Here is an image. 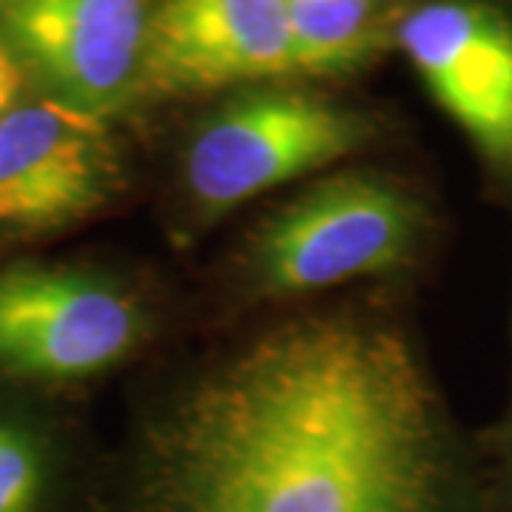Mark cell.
<instances>
[{"label":"cell","instance_id":"obj_3","mask_svg":"<svg viewBox=\"0 0 512 512\" xmlns=\"http://www.w3.org/2000/svg\"><path fill=\"white\" fill-rule=\"evenodd\" d=\"M419 211L373 177H336L291 202L259 231L251 268L271 293H308L402 265Z\"/></svg>","mask_w":512,"mask_h":512},{"label":"cell","instance_id":"obj_6","mask_svg":"<svg viewBox=\"0 0 512 512\" xmlns=\"http://www.w3.org/2000/svg\"><path fill=\"white\" fill-rule=\"evenodd\" d=\"M396 40L424 86L493 163L512 168V12L495 0H424Z\"/></svg>","mask_w":512,"mask_h":512},{"label":"cell","instance_id":"obj_2","mask_svg":"<svg viewBox=\"0 0 512 512\" xmlns=\"http://www.w3.org/2000/svg\"><path fill=\"white\" fill-rule=\"evenodd\" d=\"M370 134L365 117L285 89L242 94L214 111L185 151V188L205 214L342 160Z\"/></svg>","mask_w":512,"mask_h":512},{"label":"cell","instance_id":"obj_10","mask_svg":"<svg viewBox=\"0 0 512 512\" xmlns=\"http://www.w3.org/2000/svg\"><path fill=\"white\" fill-rule=\"evenodd\" d=\"M43 493L37 444L12 424H0V512H35Z\"/></svg>","mask_w":512,"mask_h":512},{"label":"cell","instance_id":"obj_5","mask_svg":"<svg viewBox=\"0 0 512 512\" xmlns=\"http://www.w3.org/2000/svg\"><path fill=\"white\" fill-rule=\"evenodd\" d=\"M140 333V305L106 279L32 265L0 271V367L18 376H94Z\"/></svg>","mask_w":512,"mask_h":512},{"label":"cell","instance_id":"obj_7","mask_svg":"<svg viewBox=\"0 0 512 512\" xmlns=\"http://www.w3.org/2000/svg\"><path fill=\"white\" fill-rule=\"evenodd\" d=\"M117 185L100 117L40 97L0 117V231H49L89 217Z\"/></svg>","mask_w":512,"mask_h":512},{"label":"cell","instance_id":"obj_9","mask_svg":"<svg viewBox=\"0 0 512 512\" xmlns=\"http://www.w3.org/2000/svg\"><path fill=\"white\" fill-rule=\"evenodd\" d=\"M390 0H285L296 72L339 74L379 49Z\"/></svg>","mask_w":512,"mask_h":512},{"label":"cell","instance_id":"obj_11","mask_svg":"<svg viewBox=\"0 0 512 512\" xmlns=\"http://www.w3.org/2000/svg\"><path fill=\"white\" fill-rule=\"evenodd\" d=\"M20 83H23V69L15 55L0 43V117L15 106Z\"/></svg>","mask_w":512,"mask_h":512},{"label":"cell","instance_id":"obj_4","mask_svg":"<svg viewBox=\"0 0 512 512\" xmlns=\"http://www.w3.org/2000/svg\"><path fill=\"white\" fill-rule=\"evenodd\" d=\"M151 0H0L6 49L63 106L106 120L143 92Z\"/></svg>","mask_w":512,"mask_h":512},{"label":"cell","instance_id":"obj_1","mask_svg":"<svg viewBox=\"0 0 512 512\" xmlns=\"http://www.w3.org/2000/svg\"><path fill=\"white\" fill-rule=\"evenodd\" d=\"M444 490L413 350L333 316L262 336L165 413L140 512H444Z\"/></svg>","mask_w":512,"mask_h":512},{"label":"cell","instance_id":"obj_8","mask_svg":"<svg viewBox=\"0 0 512 512\" xmlns=\"http://www.w3.org/2000/svg\"><path fill=\"white\" fill-rule=\"evenodd\" d=\"M296 74L285 0H154L143 89L197 94Z\"/></svg>","mask_w":512,"mask_h":512}]
</instances>
